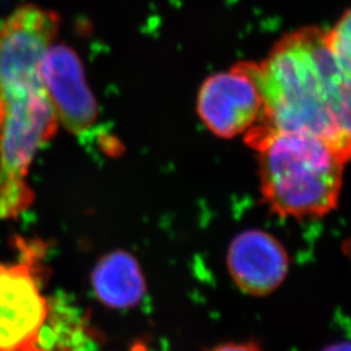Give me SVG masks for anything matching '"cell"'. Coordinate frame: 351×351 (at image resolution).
I'll return each instance as SVG.
<instances>
[{"label": "cell", "mask_w": 351, "mask_h": 351, "mask_svg": "<svg viewBox=\"0 0 351 351\" xmlns=\"http://www.w3.org/2000/svg\"><path fill=\"white\" fill-rule=\"evenodd\" d=\"M262 108L259 88L246 62L207 77L197 98L203 125L219 138L246 134L259 121Z\"/></svg>", "instance_id": "obj_5"}, {"label": "cell", "mask_w": 351, "mask_h": 351, "mask_svg": "<svg viewBox=\"0 0 351 351\" xmlns=\"http://www.w3.org/2000/svg\"><path fill=\"white\" fill-rule=\"evenodd\" d=\"M208 351H263L255 341L246 342H228L219 346H215Z\"/></svg>", "instance_id": "obj_10"}, {"label": "cell", "mask_w": 351, "mask_h": 351, "mask_svg": "<svg viewBox=\"0 0 351 351\" xmlns=\"http://www.w3.org/2000/svg\"><path fill=\"white\" fill-rule=\"evenodd\" d=\"M320 351H351V342H349V341L336 342V343H332V345L326 346L323 350Z\"/></svg>", "instance_id": "obj_11"}, {"label": "cell", "mask_w": 351, "mask_h": 351, "mask_svg": "<svg viewBox=\"0 0 351 351\" xmlns=\"http://www.w3.org/2000/svg\"><path fill=\"white\" fill-rule=\"evenodd\" d=\"M50 311L38 251H24L19 263L0 261V351H51Z\"/></svg>", "instance_id": "obj_4"}, {"label": "cell", "mask_w": 351, "mask_h": 351, "mask_svg": "<svg viewBox=\"0 0 351 351\" xmlns=\"http://www.w3.org/2000/svg\"><path fill=\"white\" fill-rule=\"evenodd\" d=\"M39 75L58 121L64 128L81 134L97 123L98 104L73 49L53 43L40 60Z\"/></svg>", "instance_id": "obj_6"}, {"label": "cell", "mask_w": 351, "mask_h": 351, "mask_svg": "<svg viewBox=\"0 0 351 351\" xmlns=\"http://www.w3.org/2000/svg\"><path fill=\"white\" fill-rule=\"evenodd\" d=\"M258 154L261 191L282 217H322L339 204L351 141L302 132L246 133Z\"/></svg>", "instance_id": "obj_3"}, {"label": "cell", "mask_w": 351, "mask_h": 351, "mask_svg": "<svg viewBox=\"0 0 351 351\" xmlns=\"http://www.w3.org/2000/svg\"><path fill=\"white\" fill-rule=\"evenodd\" d=\"M262 101V116L247 133L302 132L351 141L337 124L349 78L326 46V30L304 26L282 36L267 58L249 63Z\"/></svg>", "instance_id": "obj_2"}, {"label": "cell", "mask_w": 351, "mask_h": 351, "mask_svg": "<svg viewBox=\"0 0 351 351\" xmlns=\"http://www.w3.org/2000/svg\"><path fill=\"white\" fill-rule=\"evenodd\" d=\"M97 298L111 308L137 306L146 294V280L138 261L126 251L104 255L91 274Z\"/></svg>", "instance_id": "obj_8"}, {"label": "cell", "mask_w": 351, "mask_h": 351, "mask_svg": "<svg viewBox=\"0 0 351 351\" xmlns=\"http://www.w3.org/2000/svg\"><path fill=\"white\" fill-rule=\"evenodd\" d=\"M326 46L339 72L351 80V8L326 30Z\"/></svg>", "instance_id": "obj_9"}, {"label": "cell", "mask_w": 351, "mask_h": 351, "mask_svg": "<svg viewBox=\"0 0 351 351\" xmlns=\"http://www.w3.org/2000/svg\"><path fill=\"white\" fill-rule=\"evenodd\" d=\"M289 255L278 239L261 229H249L232 239L226 268L236 287L252 297H265L282 285L289 272Z\"/></svg>", "instance_id": "obj_7"}, {"label": "cell", "mask_w": 351, "mask_h": 351, "mask_svg": "<svg viewBox=\"0 0 351 351\" xmlns=\"http://www.w3.org/2000/svg\"><path fill=\"white\" fill-rule=\"evenodd\" d=\"M60 14L42 5H19L0 24V220L34 201L27 175L37 151L58 130L39 64L55 43Z\"/></svg>", "instance_id": "obj_1"}]
</instances>
